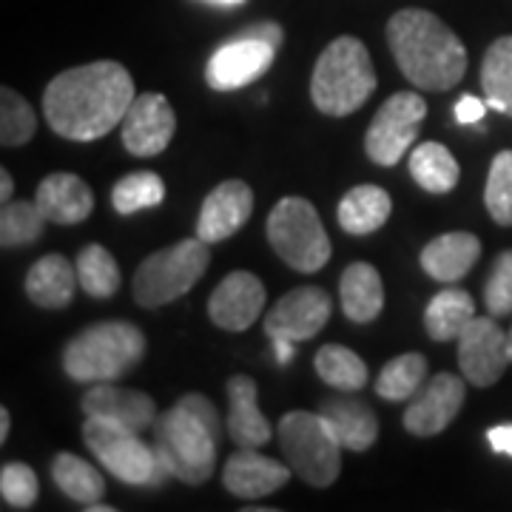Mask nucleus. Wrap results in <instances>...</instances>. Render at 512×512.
<instances>
[{
    "label": "nucleus",
    "mask_w": 512,
    "mask_h": 512,
    "mask_svg": "<svg viewBox=\"0 0 512 512\" xmlns=\"http://www.w3.org/2000/svg\"><path fill=\"white\" fill-rule=\"evenodd\" d=\"M134 97L126 66L97 60L57 74L43 92V114L57 137L92 143L123 123Z\"/></svg>",
    "instance_id": "f257e3e1"
},
{
    "label": "nucleus",
    "mask_w": 512,
    "mask_h": 512,
    "mask_svg": "<svg viewBox=\"0 0 512 512\" xmlns=\"http://www.w3.org/2000/svg\"><path fill=\"white\" fill-rule=\"evenodd\" d=\"M387 46L402 74L421 92H450L467 72V49L427 9H402L387 23Z\"/></svg>",
    "instance_id": "f03ea898"
},
{
    "label": "nucleus",
    "mask_w": 512,
    "mask_h": 512,
    "mask_svg": "<svg viewBox=\"0 0 512 512\" xmlns=\"http://www.w3.org/2000/svg\"><path fill=\"white\" fill-rule=\"evenodd\" d=\"M154 447L171 478L200 487L214 476L220 450L217 407L200 393H188L154 421Z\"/></svg>",
    "instance_id": "7ed1b4c3"
},
{
    "label": "nucleus",
    "mask_w": 512,
    "mask_h": 512,
    "mask_svg": "<svg viewBox=\"0 0 512 512\" xmlns=\"http://www.w3.org/2000/svg\"><path fill=\"white\" fill-rule=\"evenodd\" d=\"M146 336L131 322H103L80 330L63 350L66 376L80 384L117 382L143 362Z\"/></svg>",
    "instance_id": "20e7f679"
},
{
    "label": "nucleus",
    "mask_w": 512,
    "mask_h": 512,
    "mask_svg": "<svg viewBox=\"0 0 512 512\" xmlns=\"http://www.w3.org/2000/svg\"><path fill=\"white\" fill-rule=\"evenodd\" d=\"M376 92V69L359 37H336L316 60L311 100L330 117H345L365 106Z\"/></svg>",
    "instance_id": "39448f33"
},
{
    "label": "nucleus",
    "mask_w": 512,
    "mask_h": 512,
    "mask_svg": "<svg viewBox=\"0 0 512 512\" xmlns=\"http://www.w3.org/2000/svg\"><path fill=\"white\" fill-rule=\"evenodd\" d=\"M211 245L205 239H183L140 262L131 291L140 308H163L191 291L211 265Z\"/></svg>",
    "instance_id": "423d86ee"
},
{
    "label": "nucleus",
    "mask_w": 512,
    "mask_h": 512,
    "mask_svg": "<svg viewBox=\"0 0 512 512\" xmlns=\"http://www.w3.org/2000/svg\"><path fill=\"white\" fill-rule=\"evenodd\" d=\"M83 441L100 458V464L111 476L120 478L131 487H160L165 478H171L157 447L140 439V433L126 430L120 424L100 416H86Z\"/></svg>",
    "instance_id": "0eeeda50"
},
{
    "label": "nucleus",
    "mask_w": 512,
    "mask_h": 512,
    "mask_svg": "<svg viewBox=\"0 0 512 512\" xmlns=\"http://www.w3.org/2000/svg\"><path fill=\"white\" fill-rule=\"evenodd\" d=\"M279 447L291 470L311 487H330L342 470V444L322 413L291 410L279 421Z\"/></svg>",
    "instance_id": "6e6552de"
},
{
    "label": "nucleus",
    "mask_w": 512,
    "mask_h": 512,
    "mask_svg": "<svg viewBox=\"0 0 512 512\" xmlns=\"http://www.w3.org/2000/svg\"><path fill=\"white\" fill-rule=\"evenodd\" d=\"M268 242L276 256L299 274H316L330 259V239L316 208L302 197H285L268 217Z\"/></svg>",
    "instance_id": "1a4fd4ad"
},
{
    "label": "nucleus",
    "mask_w": 512,
    "mask_h": 512,
    "mask_svg": "<svg viewBox=\"0 0 512 512\" xmlns=\"http://www.w3.org/2000/svg\"><path fill=\"white\" fill-rule=\"evenodd\" d=\"M427 117V103L419 92H399L387 97L367 128L365 151L376 165H396L419 137V128Z\"/></svg>",
    "instance_id": "9d476101"
},
{
    "label": "nucleus",
    "mask_w": 512,
    "mask_h": 512,
    "mask_svg": "<svg viewBox=\"0 0 512 512\" xmlns=\"http://www.w3.org/2000/svg\"><path fill=\"white\" fill-rule=\"evenodd\" d=\"M274 57V43L251 35V32H239L234 40L222 43L220 49L211 55L208 69H205V80L214 92H234V89L256 83L271 69Z\"/></svg>",
    "instance_id": "9b49d317"
},
{
    "label": "nucleus",
    "mask_w": 512,
    "mask_h": 512,
    "mask_svg": "<svg viewBox=\"0 0 512 512\" xmlns=\"http://www.w3.org/2000/svg\"><path fill=\"white\" fill-rule=\"evenodd\" d=\"M512 365L507 333L495 322V316L473 319L458 336V367L461 376L473 387H493L504 370Z\"/></svg>",
    "instance_id": "f8f14e48"
},
{
    "label": "nucleus",
    "mask_w": 512,
    "mask_h": 512,
    "mask_svg": "<svg viewBox=\"0 0 512 512\" xmlns=\"http://www.w3.org/2000/svg\"><path fill=\"white\" fill-rule=\"evenodd\" d=\"M177 131V114L163 94H137L123 117V146L134 157L163 154Z\"/></svg>",
    "instance_id": "ddd939ff"
},
{
    "label": "nucleus",
    "mask_w": 512,
    "mask_h": 512,
    "mask_svg": "<svg viewBox=\"0 0 512 512\" xmlns=\"http://www.w3.org/2000/svg\"><path fill=\"white\" fill-rule=\"evenodd\" d=\"M330 311H333L330 296L322 288H316V285L293 288L265 316V333L271 339L305 342L328 325Z\"/></svg>",
    "instance_id": "4468645a"
},
{
    "label": "nucleus",
    "mask_w": 512,
    "mask_h": 512,
    "mask_svg": "<svg viewBox=\"0 0 512 512\" xmlns=\"http://www.w3.org/2000/svg\"><path fill=\"white\" fill-rule=\"evenodd\" d=\"M467 396V384L453 373H439L430 382H424L416 399L404 410V427L407 433L427 439V436H439L444 427H450V421L456 419L461 404Z\"/></svg>",
    "instance_id": "2eb2a0df"
},
{
    "label": "nucleus",
    "mask_w": 512,
    "mask_h": 512,
    "mask_svg": "<svg viewBox=\"0 0 512 512\" xmlns=\"http://www.w3.org/2000/svg\"><path fill=\"white\" fill-rule=\"evenodd\" d=\"M265 308V285L251 271H231L208 299V316L217 328L242 333Z\"/></svg>",
    "instance_id": "dca6fc26"
},
{
    "label": "nucleus",
    "mask_w": 512,
    "mask_h": 512,
    "mask_svg": "<svg viewBox=\"0 0 512 512\" xmlns=\"http://www.w3.org/2000/svg\"><path fill=\"white\" fill-rule=\"evenodd\" d=\"M254 214V191L242 180H225L202 202L197 237L208 245H217L222 239L234 237Z\"/></svg>",
    "instance_id": "f3484780"
},
{
    "label": "nucleus",
    "mask_w": 512,
    "mask_h": 512,
    "mask_svg": "<svg viewBox=\"0 0 512 512\" xmlns=\"http://www.w3.org/2000/svg\"><path fill=\"white\" fill-rule=\"evenodd\" d=\"M80 407L86 416L109 419L134 433H143L157 421V404L148 393L117 387L114 382H97L94 387H89Z\"/></svg>",
    "instance_id": "a211bd4d"
},
{
    "label": "nucleus",
    "mask_w": 512,
    "mask_h": 512,
    "mask_svg": "<svg viewBox=\"0 0 512 512\" xmlns=\"http://www.w3.org/2000/svg\"><path fill=\"white\" fill-rule=\"evenodd\" d=\"M288 478L291 473L285 464L262 456L256 450H248V447H239L237 453L228 458V464L222 467L225 490L237 498H248V501L276 493L279 487L288 484Z\"/></svg>",
    "instance_id": "6ab92c4d"
},
{
    "label": "nucleus",
    "mask_w": 512,
    "mask_h": 512,
    "mask_svg": "<svg viewBox=\"0 0 512 512\" xmlns=\"http://www.w3.org/2000/svg\"><path fill=\"white\" fill-rule=\"evenodd\" d=\"M228 436L237 447L248 450L265 447L274 436L271 421L262 416L256 402V382L242 373L228 379Z\"/></svg>",
    "instance_id": "aec40b11"
},
{
    "label": "nucleus",
    "mask_w": 512,
    "mask_h": 512,
    "mask_svg": "<svg viewBox=\"0 0 512 512\" xmlns=\"http://www.w3.org/2000/svg\"><path fill=\"white\" fill-rule=\"evenodd\" d=\"M37 208L55 225H77L94 211V194L77 174L57 171L37 185Z\"/></svg>",
    "instance_id": "412c9836"
},
{
    "label": "nucleus",
    "mask_w": 512,
    "mask_h": 512,
    "mask_svg": "<svg viewBox=\"0 0 512 512\" xmlns=\"http://www.w3.org/2000/svg\"><path fill=\"white\" fill-rule=\"evenodd\" d=\"M478 256H481V242H478L476 234L453 231V234H441V237L424 245L421 268L430 279L447 285V282H458L461 276L470 274Z\"/></svg>",
    "instance_id": "4be33fe9"
},
{
    "label": "nucleus",
    "mask_w": 512,
    "mask_h": 512,
    "mask_svg": "<svg viewBox=\"0 0 512 512\" xmlns=\"http://www.w3.org/2000/svg\"><path fill=\"white\" fill-rule=\"evenodd\" d=\"M77 282H80L77 265H72L66 256L49 254L32 265V271L26 276V296L37 308L60 311V308L72 305Z\"/></svg>",
    "instance_id": "5701e85b"
},
{
    "label": "nucleus",
    "mask_w": 512,
    "mask_h": 512,
    "mask_svg": "<svg viewBox=\"0 0 512 512\" xmlns=\"http://www.w3.org/2000/svg\"><path fill=\"white\" fill-rule=\"evenodd\" d=\"M319 413L328 421L339 444L350 453H365L379 439L376 413L359 399H330V402H322Z\"/></svg>",
    "instance_id": "b1692460"
},
{
    "label": "nucleus",
    "mask_w": 512,
    "mask_h": 512,
    "mask_svg": "<svg viewBox=\"0 0 512 512\" xmlns=\"http://www.w3.org/2000/svg\"><path fill=\"white\" fill-rule=\"evenodd\" d=\"M339 299L350 322H373L384 308V285L379 271L367 262L348 265L339 282Z\"/></svg>",
    "instance_id": "393cba45"
},
{
    "label": "nucleus",
    "mask_w": 512,
    "mask_h": 512,
    "mask_svg": "<svg viewBox=\"0 0 512 512\" xmlns=\"http://www.w3.org/2000/svg\"><path fill=\"white\" fill-rule=\"evenodd\" d=\"M393 200L379 185H356L339 202V225L353 237L379 231L390 220Z\"/></svg>",
    "instance_id": "a878e982"
},
{
    "label": "nucleus",
    "mask_w": 512,
    "mask_h": 512,
    "mask_svg": "<svg viewBox=\"0 0 512 512\" xmlns=\"http://www.w3.org/2000/svg\"><path fill=\"white\" fill-rule=\"evenodd\" d=\"M476 319V302L467 291L444 288L424 311V330L433 342H458L464 328Z\"/></svg>",
    "instance_id": "bb28decb"
},
{
    "label": "nucleus",
    "mask_w": 512,
    "mask_h": 512,
    "mask_svg": "<svg viewBox=\"0 0 512 512\" xmlns=\"http://www.w3.org/2000/svg\"><path fill=\"white\" fill-rule=\"evenodd\" d=\"M410 174L413 180L430 194H447L458 185V168L453 151L441 143H421L410 154Z\"/></svg>",
    "instance_id": "cd10ccee"
},
{
    "label": "nucleus",
    "mask_w": 512,
    "mask_h": 512,
    "mask_svg": "<svg viewBox=\"0 0 512 512\" xmlns=\"http://www.w3.org/2000/svg\"><path fill=\"white\" fill-rule=\"evenodd\" d=\"M52 478L60 487V493L77 501V504H83V507H92L106 495L103 476L94 470L89 461H83L74 453H57V458L52 461Z\"/></svg>",
    "instance_id": "c85d7f7f"
},
{
    "label": "nucleus",
    "mask_w": 512,
    "mask_h": 512,
    "mask_svg": "<svg viewBox=\"0 0 512 512\" xmlns=\"http://www.w3.org/2000/svg\"><path fill=\"white\" fill-rule=\"evenodd\" d=\"M481 89L487 106L512 117V35L498 37L481 63Z\"/></svg>",
    "instance_id": "c756f323"
},
{
    "label": "nucleus",
    "mask_w": 512,
    "mask_h": 512,
    "mask_svg": "<svg viewBox=\"0 0 512 512\" xmlns=\"http://www.w3.org/2000/svg\"><path fill=\"white\" fill-rule=\"evenodd\" d=\"M427 382V359L421 353H402L382 367L376 379V393L387 402L413 399Z\"/></svg>",
    "instance_id": "7c9ffc66"
},
{
    "label": "nucleus",
    "mask_w": 512,
    "mask_h": 512,
    "mask_svg": "<svg viewBox=\"0 0 512 512\" xmlns=\"http://www.w3.org/2000/svg\"><path fill=\"white\" fill-rule=\"evenodd\" d=\"M313 367H316L322 382L336 387V390H348V393L350 390L353 393L362 390L370 379L365 359L350 348H342V345H325L316 353Z\"/></svg>",
    "instance_id": "2f4dec72"
},
{
    "label": "nucleus",
    "mask_w": 512,
    "mask_h": 512,
    "mask_svg": "<svg viewBox=\"0 0 512 512\" xmlns=\"http://www.w3.org/2000/svg\"><path fill=\"white\" fill-rule=\"evenodd\" d=\"M74 265H77L80 288L94 299H111L120 291V268L103 245H86L77 254Z\"/></svg>",
    "instance_id": "473e14b6"
},
{
    "label": "nucleus",
    "mask_w": 512,
    "mask_h": 512,
    "mask_svg": "<svg viewBox=\"0 0 512 512\" xmlns=\"http://www.w3.org/2000/svg\"><path fill=\"white\" fill-rule=\"evenodd\" d=\"M46 217L37 208V202L29 200H9L0 208V245L9 248H23L32 245L43 237L46 228Z\"/></svg>",
    "instance_id": "72a5a7b5"
},
{
    "label": "nucleus",
    "mask_w": 512,
    "mask_h": 512,
    "mask_svg": "<svg viewBox=\"0 0 512 512\" xmlns=\"http://www.w3.org/2000/svg\"><path fill=\"white\" fill-rule=\"evenodd\" d=\"M165 200V183L154 171H131L123 180H117L111 191V205L117 214H137L146 208H157Z\"/></svg>",
    "instance_id": "f704fd0d"
},
{
    "label": "nucleus",
    "mask_w": 512,
    "mask_h": 512,
    "mask_svg": "<svg viewBox=\"0 0 512 512\" xmlns=\"http://www.w3.org/2000/svg\"><path fill=\"white\" fill-rule=\"evenodd\" d=\"M35 128V109L18 92L3 86L0 89V143L6 148L23 146L35 137Z\"/></svg>",
    "instance_id": "c9c22d12"
},
{
    "label": "nucleus",
    "mask_w": 512,
    "mask_h": 512,
    "mask_svg": "<svg viewBox=\"0 0 512 512\" xmlns=\"http://www.w3.org/2000/svg\"><path fill=\"white\" fill-rule=\"evenodd\" d=\"M484 205L498 225L510 228L512 225V151L495 154L490 174H487V188H484Z\"/></svg>",
    "instance_id": "e433bc0d"
},
{
    "label": "nucleus",
    "mask_w": 512,
    "mask_h": 512,
    "mask_svg": "<svg viewBox=\"0 0 512 512\" xmlns=\"http://www.w3.org/2000/svg\"><path fill=\"white\" fill-rule=\"evenodd\" d=\"M0 495L3 504L9 510H32L40 495V484H37L35 470L29 464L20 461H9L0 470Z\"/></svg>",
    "instance_id": "4c0bfd02"
},
{
    "label": "nucleus",
    "mask_w": 512,
    "mask_h": 512,
    "mask_svg": "<svg viewBox=\"0 0 512 512\" xmlns=\"http://www.w3.org/2000/svg\"><path fill=\"white\" fill-rule=\"evenodd\" d=\"M484 305L495 319L512 316V251L498 254L490 268V279L484 285Z\"/></svg>",
    "instance_id": "58836bf2"
},
{
    "label": "nucleus",
    "mask_w": 512,
    "mask_h": 512,
    "mask_svg": "<svg viewBox=\"0 0 512 512\" xmlns=\"http://www.w3.org/2000/svg\"><path fill=\"white\" fill-rule=\"evenodd\" d=\"M484 111H487L484 100H478L473 94H464L456 103V120L461 126H478L481 117H484Z\"/></svg>",
    "instance_id": "ea45409f"
},
{
    "label": "nucleus",
    "mask_w": 512,
    "mask_h": 512,
    "mask_svg": "<svg viewBox=\"0 0 512 512\" xmlns=\"http://www.w3.org/2000/svg\"><path fill=\"white\" fill-rule=\"evenodd\" d=\"M487 441L495 453L512 456V424H498L493 430H487Z\"/></svg>",
    "instance_id": "a19ab883"
},
{
    "label": "nucleus",
    "mask_w": 512,
    "mask_h": 512,
    "mask_svg": "<svg viewBox=\"0 0 512 512\" xmlns=\"http://www.w3.org/2000/svg\"><path fill=\"white\" fill-rule=\"evenodd\" d=\"M293 345H296V342H291V339H274L276 362H279V365H288V362H291Z\"/></svg>",
    "instance_id": "79ce46f5"
},
{
    "label": "nucleus",
    "mask_w": 512,
    "mask_h": 512,
    "mask_svg": "<svg viewBox=\"0 0 512 512\" xmlns=\"http://www.w3.org/2000/svg\"><path fill=\"white\" fill-rule=\"evenodd\" d=\"M12 191H15V180H12V174L3 168V171H0V202L12 200Z\"/></svg>",
    "instance_id": "37998d69"
},
{
    "label": "nucleus",
    "mask_w": 512,
    "mask_h": 512,
    "mask_svg": "<svg viewBox=\"0 0 512 512\" xmlns=\"http://www.w3.org/2000/svg\"><path fill=\"white\" fill-rule=\"evenodd\" d=\"M9 439V410L0 407V441Z\"/></svg>",
    "instance_id": "c03bdc74"
},
{
    "label": "nucleus",
    "mask_w": 512,
    "mask_h": 512,
    "mask_svg": "<svg viewBox=\"0 0 512 512\" xmlns=\"http://www.w3.org/2000/svg\"><path fill=\"white\" fill-rule=\"evenodd\" d=\"M89 512H111L114 507H109V504H92V507H86Z\"/></svg>",
    "instance_id": "a18cd8bd"
},
{
    "label": "nucleus",
    "mask_w": 512,
    "mask_h": 512,
    "mask_svg": "<svg viewBox=\"0 0 512 512\" xmlns=\"http://www.w3.org/2000/svg\"><path fill=\"white\" fill-rule=\"evenodd\" d=\"M211 3H222V6H239V3H245V0H211Z\"/></svg>",
    "instance_id": "49530a36"
},
{
    "label": "nucleus",
    "mask_w": 512,
    "mask_h": 512,
    "mask_svg": "<svg viewBox=\"0 0 512 512\" xmlns=\"http://www.w3.org/2000/svg\"><path fill=\"white\" fill-rule=\"evenodd\" d=\"M507 345H510V359H512V328L507 330Z\"/></svg>",
    "instance_id": "de8ad7c7"
}]
</instances>
